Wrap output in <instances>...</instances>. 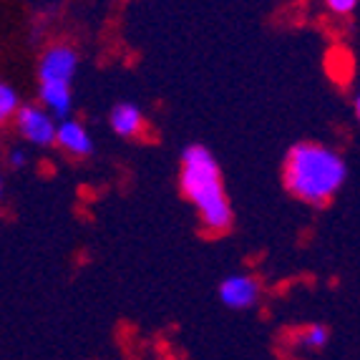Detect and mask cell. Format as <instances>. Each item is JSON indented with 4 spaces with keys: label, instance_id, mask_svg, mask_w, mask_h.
Segmentation results:
<instances>
[{
    "label": "cell",
    "instance_id": "obj_1",
    "mask_svg": "<svg viewBox=\"0 0 360 360\" xmlns=\"http://www.w3.org/2000/svg\"><path fill=\"white\" fill-rule=\"evenodd\" d=\"M348 167L338 151L315 141H300L288 151L283 164L285 189L305 205L325 207L345 184Z\"/></svg>",
    "mask_w": 360,
    "mask_h": 360
},
{
    "label": "cell",
    "instance_id": "obj_2",
    "mask_svg": "<svg viewBox=\"0 0 360 360\" xmlns=\"http://www.w3.org/2000/svg\"><path fill=\"white\" fill-rule=\"evenodd\" d=\"M179 184L210 232H227L232 227V205L224 189L222 169L205 144H189L181 151Z\"/></svg>",
    "mask_w": 360,
    "mask_h": 360
},
{
    "label": "cell",
    "instance_id": "obj_3",
    "mask_svg": "<svg viewBox=\"0 0 360 360\" xmlns=\"http://www.w3.org/2000/svg\"><path fill=\"white\" fill-rule=\"evenodd\" d=\"M15 127H18L20 136L28 144L33 146L56 144V129H58V124H56V119L43 106H33V103L20 106V111L15 114Z\"/></svg>",
    "mask_w": 360,
    "mask_h": 360
},
{
    "label": "cell",
    "instance_id": "obj_4",
    "mask_svg": "<svg viewBox=\"0 0 360 360\" xmlns=\"http://www.w3.org/2000/svg\"><path fill=\"white\" fill-rule=\"evenodd\" d=\"M78 71V53L68 46H53L38 60V78L41 84H66L71 86Z\"/></svg>",
    "mask_w": 360,
    "mask_h": 360
},
{
    "label": "cell",
    "instance_id": "obj_5",
    "mask_svg": "<svg viewBox=\"0 0 360 360\" xmlns=\"http://www.w3.org/2000/svg\"><path fill=\"white\" fill-rule=\"evenodd\" d=\"M219 300L232 310H247L259 300V283L252 275H229L219 283Z\"/></svg>",
    "mask_w": 360,
    "mask_h": 360
},
{
    "label": "cell",
    "instance_id": "obj_6",
    "mask_svg": "<svg viewBox=\"0 0 360 360\" xmlns=\"http://www.w3.org/2000/svg\"><path fill=\"white\" fill-rule=\"evenodd\" d=\"M56 144L66 154L78 156V159L94 154V139H91L89 129L76 119L60 121L58 129H56Z\"/></svg>",
    "mask_w": 360,
    "mask_h": 360
},
{
    "label": "cell",
    "instance_id": "obj_7",
    "mask_svg": "<svg viewBox=\"0 0 360 360\" xmlns=\"http://www.w3.org/2000/svg\"><path fill=\"white\" fill-rule=\"evenodd\" d=\"M108 124H111L116 136H121V139H134L146 129L144 111L131 101L116 103V106L111 108V114H108Z\"/></svg>",
    "mask_w": 360,
    "mask_h": 360
},
{
    "label": "cell",
    "instance_id": "obj_8",
    "mask_svg": "<svg viewBox=\"0 0 360 360\" xmlns=\"http://www.w3.org/2000/svg\"><path fill=\"white\" fill-rule=\"evenodd\" d=\"M38 96H41L43 108H46L53 119L66 121L68 116H71V111H73L71 86H66V84H41Z\"/></svg>",
    "mask_w": 360,
    "mask_h": 360
},
{
    "label": "cell",
    "instance_id": "obj_9",
    "mask_svg": "<svg viewBox=\"0 0 360 360\" xmlns=\"http://www.w3.org/2000/svg\"><path fill=\"white\" fill-rule=\"evenodd\" d=\"M328 340H330V330L320 323L307 325V328H302V330L297 333V342L307 350H323L325 345H328Z\"/></svg>",
    "mask_w": 360,
    "mask_h": 360
},
{
    "label": "cell",
    "instance_id": "obj_10",
    "mask_svg": "<svg viewBox=\"0 0 360 360\" xmlns=\"http://www.w3.org/2000/svg\"><path fill=\"white\" fill-rule=\"evenodd\" d=\"M20 106H23V103H20L18 91L13 89L11 84H6V81H0V127H3L6 121L15 119Z\"/></svg>",
    "mask_w": 360,
    "mask_h": 360
},
{
    "label": "cell",
    "instance_id": "obj_11",
    "mask_svg": "<svg viewBox=\"0 0 360 360\" xmlns=\"http://www.w3.org/2000/svg\"><path fill=\"white\" fill-rule=\"evenodd\" d=\"M325 66H328L333 78H345L348 81L350 73H353V56L348 51H333L328 56V60H325Z\"/></svg>",
    "mask_w": 360,
    "mask_h": 360
},
{
    "label": "cell",
    "instance_id": "obj_12",
    "mask_svg": "<svg viewBox=\"0 0 360 360\" xmlns=\"http://www.w3.org/2000/svg\"><path fill=\"white\" fill-rule=\"evenodd\" d=\"M325 8L330 13H335V15H348V13H353L358 8V3L355 0H328Z\"/></svg>",
    "mask_w": 360,
    "mask_h": 360
},
{
    "label": "cell",
    "instance_id": "obj_13",
    "mask_svg": "<svg viewBox=\"0 0 360 360\" xmlns=\"http://www.w3.org/2000/svg\"><path fill=\"white\" fill-rule=\"evenodd\" d=\"M8 164H11V169H23L25 164H28V154H25L23 149H11Z\"/></svg>",
    "mask_w": 360,
    "mask_h": 360
},
{
    "label": "cell",
    "instance_id": "obj_14",
    "mask_svg": "<svg viewBox=\"0 0 360 360\" xmlns=\"http://www.w3.org/2000/svg\"><path fill=\"white\" fill-rule=\"evenodd\" d=\"M355 116H358V121H360V91H358V96H355Z\"/></svg>",
    "mask_w": 360,
    "mask_h": 360
},
{
    "label": "cell",
    "instance_id": "obj_15",
    "mask_svg": "<svg viewBox=\"0 0 360 360\" xmlns=\"http://www.w3.org/2000/svg\"><path fill=\"white\" fill-rule=\"evenodd\" d=\"M3 194H6V181H3V174H0V202H3Z\"/></svg>",
    "mask_w": 360,
    "mask_h": 360
}]
</instances>
